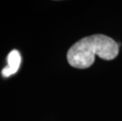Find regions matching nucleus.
<instances>
[{"instance_id": "nucleus-2", "label": "nucleus", "mask_w": 122, "mask_h": 121, "mask_svg": "<svg viewBox=\"0 0 122 121\" xmlns=\"http://www.w3.org/2000/svg\"><path fill=\"white\" fill-rule=\"evenodd\" d=\"M6 59L8 65L4 67L2 70V75L5 78L16 73L19 69L21 62L20 53L17 50H13L10 51Z\"/></svg>"}, {"instance_id": "nucleus-1", "label": "nucleus", "mask_w": 122, "mask_h": 121, "mask_svg": "<svg viewBox=\"0 0 122 121\" xmlns=\"http://www.w3.org/2000/svg\"><path fill=\"white\" fill-rule=\"evenodd\" d=\"M119 46L112 38L98 34L84 37L69 48L67 60L71 66L76 68H87L92 66L95 55L103 60H113L118 55Z\"/></svg>"}]
</instances>
